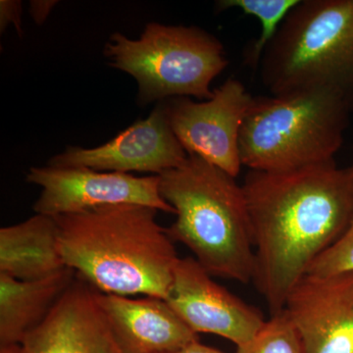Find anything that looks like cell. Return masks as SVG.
Segmentation results:
<instances>
[{"label":"cell","mask_w":353,"mask_h":353,"mask_svg":"<svg viewBox=\"0 0 353 353\" xmlns=\"http://www.w3.org/2000/svg\"><path fill=\"white\" fill-rule=\"evenodd\" d=\"M160 194L176 210L167 230L212 277L248 284L254 274V245L243 185L194 154L160 174Z\"/></svg>","instance_id":"3957f363"},{"label":"cell","mask_w":353,"mask_h":353,"mask_svg":"<svg viewBox=\"0 0 353 353\" xmlns=\"http://www.w3.org/2000/svg\"><path fill=\"white\" fill-rule=\"evenodd\" d=\"M284 310L304 353H353V272L304 276Z\"/></svg>","instance_id":"8fae6325"},{"label":"cell","mask_w":353,"mask_h":353,"mask_svg":"<svg viewBox=\"0 0 353 353\" xmlns=\"http://www.w3.org/2000/svg\"><path fill=\"white\" fill-rule=\"evenodd\" d=\"M243 189L254 245L252 282L276 314L311 265L345 233L353 212V163L250 170Z\"/></svg>","instance_id":"6da1fadb"},{"label":"cell","mask_w":353,"mask_h":353,"mask_svg":"<svg viewBox=\"0 0 353 353\" xmlns=\"http://www.w3.org/2000/svg\"><path fill=\"white\" fill-rule=\"evenodd\" d=\"M97 301L125 353L170 352L199 341L163 299H132L99 292Z\"/></svg>","instance_id":"4fadbf2b"},{"label":"cell","mask_w":353,"mask_h":353,"mask_svg":"<svg viewBox=\"0 0 353 353\" xmlns=\"http://www.w3.org/2000/svg\"><path fill=\"white\" fill-rule=\"evenodd\" d=\"M252 101L243 83L231 78L209 101L173 97L163 102L172 131L188 155H197L236 178L243 167L241 129Z\"/></svg>","instance_id":"52a82bcc"},{"label":"cell","mask_w":353,"mask_h":353,"mask_svg":"<svg viewBox=\"0 0 353 353\" xmlns=\"http://www.w3.org/2000/svg\"><path fill=\"white\" fill-rule=\"evenodd\" d=\"M109 65L138 82L139 105L173 97L212 99L210 85L227 68L224 46L196 27L150 23L134 41L115 32L105 44Z\"/></svg>","instance_id":"8992f818"},{"label":"cell","mask_w":353,"mask_h":353,"mask_svg":"<svg viewBox=\"0 0 353 353\" xmlns=\"http://www.w3.org/2000/svg\"><path fill=\"white\" fill-rule=\"evenodd\" d=\"M157 211L125 203L57 216L65 265L102 294L166 299L180 257Z\"/></svg>","instance_id":"7a4b0ae2"},{"label":"cell","mask_w":353,"mask_h":353,"mask_svg":"<svg viewBox=\"0 0 353 353\" xmlns=\"http://www.w3.org/2000/svg\"><path fill=\"white\" fill-rule=\"evenodd\" d=\"M211 277L194 257L179 259L165 301L194 333L216 334L240 347L259 331L263 316Z\"/></svg>","instance_id":"30bf717a"},{"label":"cell","mask_w":353,"mask_h":353,"mask_svg":"<svg viewBox=\"0 0 353 353\" xmlns=\"http://www.w3.org/2000/svg\"><path fill=\"white\" fill-rule=\"evenodd\" d=\"M165 353H225L215 348L208 347V345H202L199 341L190 343V345H185L182 348L174 350V352Z\"/></svg>","instance_id":"44dd1931"},{"label":"cell","mask_w":353,"mask_h":353,"mask_svg":"<svg viewBox=\"0 0 353 353\" xmlns=\"http://www.w3.org/2000/svg\"><path fill=\"white\" fill-rule=\"evenodd\" d=\"M22 2L18 0H1L0 1V30L1 32L6 29L7 26L13 24L18 34L22 36Z\"/></svg>","instance_id":"d6986e66"},{"label":"cell","mask_w":353,"mask_h":353,"mask_svg":"<svg viewBox=\"0 0 353 353\" xmlns=\"http://www.w3.org/2000/svg\"><path fill=\"white\" fill-rule=\"evenodd\" d=\"M343 272H353V212L345 233L315 260L307 274L332 275Z\"/></svg>","instance_id":"ac0fdd59"},{"label":"cell","mask_w":353,"mask_h":353,"mask_svg":"<svg viewBox=\"0 0 353 353\" xmlns=\"http://www.w3.org/2000/svg\"><path fill=\"white\" fill-rule=\"evenodd\" d=\"M26 180L41 188V196L34 204L37 214L57 217L125 203L176 214L175 209L160 194L158 175L136 176L119 172L48 166L32 167Z\"/></svg>","instance_id":"ba28073f"},{"label":"cell","mask_w":353,"mask_h":353,"mask_svg":"<svg viewBox=\"0 0 353 353\" xmlns=\"http://www.w3.org/2000/svg\"><path fill=\"white\" fill-rule=\"evenodd\" d=\"M65 268L55 217L36 214L0 230V273L20 281H36Z\"/></svg>","instance_id":"5bb4252c"},{"label":"cell","mask_w":353,"mask_h":353,"mask_svg":"<svg viewBox=\"0 0 353 353\" xmlns=\"http://www.w3.org/2000/svg\"><path fill=\"white\" fill-rule=\"evenodd\" d=\"M352 111L326 90L253 97L240 155L250 170L289 172L336 162Z\"/></svg>","instance_id":"5b68a950"},{"label":"cell","mask_w":353,"mask_h":353,"mask_svg":"<svg viewBox=\"0 0 353 353\" xmlns=\"http://www.w3.org/2000/svg\"><path fill=\"white\" fill-rule=\"evenodd\" d=\"M57 0H32L30 2V14L38 25H43L57 6Z\"/></svg>","instance_id":"ffe728a7"},{"label":"cell","mask_w":353,"mask_h":353,"mask_svg":"<svg viewBox=\"0 0 353 353\" xmlns=\"http://www.w3.org/2000/svg\"><path fill=\"white\" fill-rule=\"evenodd\" d=\"M76 279L65 268L50 277L20 281L0 273V345H21L46 320Z\"/></svg>","instance_id":"9a60e30c"},{"label":"cell","mask_w":353,"mask_h":353,"mask_svg":"<svg viewBox=\"0 0 353 353\" xmlns=\"http://www.w3.org/2000/svg\"><path fill=\"white\" fill-rule=\"evenodd\" d=\"M0 353H24V350L21 345H3L0 348Z\"/></svg>","instance_id":"7402d4cb"},{"label":"cell","mask_w":353,"mask_h":353,"mask_svg":"<svg viewBox=\"0 0 353 353\" xmlns=\"http://www.w3.org/2000/svg\"><path fill=\"white\" fill-rule=\"evenodd\" d=\"M301 0H221L216 2L217 10L240 9L245 15L253 16L260 21L261 32L252 44L246 62L252 67H259L263 51L275 37L283 21Z\"/></svg>","instance_id":"2e32d148"},{"label":"cell","mask_w":353,"mask_h":353,"mask_svg":"<svg viewBox=\"0 0 353 353\" xmlns=\"http://www.w3.org/2000/svg\"><path fill=\"white\" fill-rule=\"evenodd\" d=\"M236 353H304L301 336L285 310L271 315Z\"/></svg>","instance_id":"e0dca14e"},{"label":"cell","mask_w":353,"mask_h":353,"mask_svg":"<svg viewBox=\"0 0 353 353\" xmlns=\"http://www.w3.org/2000/svg\"><path fill=\"white\" fill-rule=\"evenodd\" d=\"M259 67L272 95L326 90L353 112V0H301Z\"/></svg>","instance_id":"277c9868"},{"label":"cell","mask_w":353,"mask_h":353,"mask_svg":"<svg viewBox=\"0 0 353 353\" xmlns=\"http://www.w3.org/2000/svg\"><path fill=\"white\" fill-rule=\"evenodd\" d=\"M99 290L76 279L46 320L22 341L24 353H125L97 301Z\"/></svg>","instance_id":"7c38bea8"},{"label":"cell","mask_w":353,"mask_h":353,"mask_svg":"<svg viewBox=\"0 0 353 353\" xmlns=\"http://www.w3.org/2000/svg\"><path fill=\"white\" fill-rule=\"evenodd\" d=\"M187 158L169 125L164 102L160 101L146 119L137 121L105 145L88 150L69 146L51 158L48 166L160 175L181 166Z\"/></svg>","instance_id":"9c48e42d"}]
</instances>
